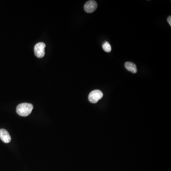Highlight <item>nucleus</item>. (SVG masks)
Instances as JSON below:
<instances>
[{"label":"nucleus","instance_id":"nucleus-6","mask_svg":"<svg viewBox=\"0 0 171 171\" xmlns=\"http://www.w3.org/2000/svg\"><path fill=\"white\" fill-rule=\"evenodd\" d=\"M125 68L127 71L131 72L133 73H136L138 71L137 66L135 64L131 62H126L125 64Z\"/></svg>","mask_w":171,"mask_h":171},{"label":"nucleus","instance_id":"nucleus-3","mask_svg":"<svg viewBox=\"0 0 171 171\" xmlns=\"http://www.w3.org/2000/svg\"><path fill=\"white\" fill-rule=\"evenodd\" d=\"M46 45L43 42L38 43L34 47V53L36 57L42 58L45 55Z\"/></svg>","mask_w":171,"mask_h":171},{"label":"nucleus","instance_id":"nucleus-8","mask_svg":"<svg viewBox=\"0 0 171 171\" xmlns=\"http://www.w3.org/2000/svg\"><path fill=\"white\" fill-rule=\"evenodd\" d=\"M167 22L170 25V26H171V16L168 17L167 18Z\"/></svg>","mask_w":171,"mask_h":171},{"label":"nucleus","instance_id":"nucleus-2","mask_svg":"<svg viewBox=\"0 0 171 171\" xmlns=\"http://www.w3.org/2000/svg\"><path fill=\"white\" fill-rule=\"evenodd\" d=\"M103 93L100 90H93L88 95V100L91 103H96L102 98Z\"/></svg>","mask_w":171,"mask_h":171},{"label":"nucleus","instance_id":"nucleus-7","mask_svg":"<svg viewBox=\"0 0 171 171\" xmlns=\"http://www.w3.org/2000/svg\"><path fill=\"white\" fill-rule=\"evenodd\" d=\"M102 48L104 51L106 52H110L111 51V46L109 43L108 42H106L104 43L102 45Z\"/></svg>","mask_w":171,"mask_h":171},{"label":"nucleus","instance_id":"nucleus-4","mask_svg":"<svg viewBox=\"0 0 171 171\" xmlns=\"http://www.w3.org/2000/svg\"><path fill=\"white\" fill-rule=\"evenodd\" d=\"M97 2L95 1L90 0L86 3L84 8L86 12L88 13H92L97 9Z\"/></svg>","mask_w":171,"mask_h":171},{"label":"nucleus","instance_id":"nucleus-1","mask_svg":"<svg viewBox=\"0 0 171 171\" xmlns=\"http://www.w3.org/2000/svg\"><path fill=\"white\" fill-rule=\"evenodd\" d=\"M33 109V105L30 103H24L19 104L17 107L18 114L22 117H27L31 113Z\"/></svg>","mask_w":171,"mask_h":171},{"label":"nucleus","instance_id":"nucleus-5","mask_svg":"<svg viewBox=\"0 0 171 171\" xmlns=\"http://www.w3.org/2000/svg\"><path fill=\"white\" fill-rule=\"evenodd\" d=\"M0 139L5 143H9L11 141V137L8 132L4 129H0Z\"/></svg>","mask_w":171,"mask_h":171}]
</instances>
